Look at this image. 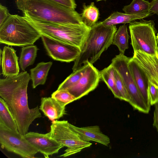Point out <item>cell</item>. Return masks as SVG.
Masks as SVG:
<instances>
[{
  "instance_id": "cell-1",
  "label": "cell",
  "mask_w": 158,
  "mask_h": 158,
  "mask_svg": "<svg viewBox=\"0 0 158 158\" xmlns=\"http://www.w3.org/2000/svg\"><path fill=\"white\" fill-rule=\"evenodd\" d=\"M31 79L24 71L14 76L0 79V96L5 102L23 135L28 132L30 126L36 119L41 117L38 106L28 107L27 88Z\"/></svg>"
},
{
  "instance_id": "cell-2",
  "label": "cell",
  "mask_w": 158,
  "mask_h": 158,
  "mask_svg": "<svg viewBox=\"0 0 158 158\" xmlns=\"http://www.w3.org/2000/svg\"><path fill=\"white\" fill-rule=\"evenodd\" d=\"M18 9L27 14L43 21L74 24H84L81 15L74 9L51 0H16Z\"/></svg>"
},
{
  "instance_id": "cell-3",
  "label": "cell",
  "mask_w": 158,
  "mask_h": 158,
  "mask_svg": "<svg viewBox=\"0 0 158 158\" xmlns=\"http://www.w3.org/2000/svg\"><path fill=\"white\" fill-rule=\"evenodd\" d=\"M23 17L43 35L81 49L91 27L85 24L53 23L41 20L23 14Z\"/></svg>"
},
{
  "instance_id": "cell-4",
  "label": "cell",
  "mask_w": 158,
  "mask_h": 158,
  "mask_svg": "<svg viewBox=\"0 0 158 158\" xmlns=\"http://www.w3.org/2000/svg\"><path fill=\"white\" fill-rule=\"evenodd\" d=\"M117 31L115 25H104L99 22L91 27L80 54L74 61L73 71L88 63L93 64L99 59L112 44Z\"/></svg>"
},
{
  "instance_id": "cell-5",
  "label": "cell",
  "mask_w": 158,
  "mask_h": 158,
  "mask_svg": "<svg viewBox=\"0 0 158 158\" xmlns=\"http://www.w3.org/2000/svg\"><path fill=\"white\" fill-rule=\"evenodd\" d=\"M42 35L24 17L10 14L0 26V42L10 46L33 45Z\"/></svg>"
},
{
  "instance_id": "cell-6",
  "label": "cell",
  "mask_w": 158,
  "mask_h": 158,
  "mask_svg": "<svg viewBox=\"0 0 158 158\" xmlns=\"http://www.w3.org/2000/svg\"><path fill=\"white\" fill-rule=\"evenodd\" d=\"M153 20L142 19L129 24L131 44L134 52L140 51L148 54L158 55V46Z\"/></svg>"
},
{
  "instance_id": "cell-7",
  "label": "cell",
  "mask_w": 158,
  "mask_h": 158,
  "mask_svg": "<svg viewBox=\"0 0 158 158\" xmlns=\"http://www.w3.org/2000/svg\"><path fill=\"white\" fill-rule=\"evenodd\" d=\"M48 133L51 138L67 147L60 157H66L74 154L92 144L89 142L82 140L67 120L52 121L50 131Z\"/></svg>"
},
{
  "instance_id": "cell-8",
  "label": "cell",
  "mask_w": 158,
  "mask_h": 158,
  "mask_svg": "<svg viewBox=\"0 0 158 158\" xmlns=\"http://www.w3.org/2000/svg\"><path fill=\"white\" fill-rule=\"evenodd\" d=\"M130 58L120 53L112 60L111 63L120 76L130 98L128 102L135 110L145 114L149 113L150 109L140 94L129 68Z\"/></svg>"
},
{
  "instance_id": "cell-9",
  "label": "cell",
  "mask_w": 158,
  "mask_h": 158,
  "mask_svg": "<svg viewBox=\"0 0 158 158\" xmlns=\"http://www.w3.org/2000/svg\"><path fill=\"white\" fill-rule=\"evenodd\" d=\"M0 143L8 151L23 158H32L39 152L19 132H16L0 123Z\"/></svg>"
},
{
  "instance_id": "cell-10",
  "label": "cell",
  "mask_w": 158,
  "mask_h": 158,
  "mask_svg": "<svg viewBox=\"0 0 158 158\" xmlns=\"http://www.w3.org/2000/svg\"><path fill=\"white\" fill-rule=\"evenodd\" d=\"M42 39L48 54L53 60L61 62L74 61L81 51L78 47L64 43L42 35Z\"/></svg>"
},
{
  "instance_id": "cell-11",
  "label": "cell",
  "mask_w": 158,
  "mask_h": 158,
  "mask_svg": "<svg viewBox=\"0 0 158 158\" xmlns=\"http://www.w3.org/2000/svg\"><path fill=\"white\" fill-rule=\"evenodd\" d=\"M100 80V71L89 63L79 81L67 89L77 100L79 99L94 90Z\"/></svg>"
},
{
  "instance_id": "cell-12",
  "label": "cell",
  "mask_w": 158,
  "mask_h": 158,
  "mask_svg": "<svg viewBox=\"0 0 158 158\" xmlns=\"http://www.w3.org/2000/svg\"><path fill=\"white\" fill-rule=\"evenodd\" d=\"M24 136L45 158H49V156L58 153L59 150L64 147L51 138L48 133L43 134L30 132Z\"/></svg>"
},
{
  "instance_id": "cell-13",
  "label": "cell",
  "mask_w": 158,
  "mask_h": 158,
  "mask_svg": "<svg viewBox=\"0 0 158 158\" xmlns=\"http://www.w3.org/2000/svg\"><path fill=\"white\" fill-rule=\"evenodd\" d=\"M132 58L148 80L158 87V54L151 55L137 51Z\"/></svg>"
},
{
  "instance_id": "cell-14",
  "label": "cell",
  "mask_w": 158,
  "mask_h": 158,
  "mask_svg": "<svg viewBox=\"0 0 158 158\" xmlns=\"http://www.w3.org/2000/svg\"><path fill=\"white\" fill-rule=\"evenodd\" d=\"M0 58L2 73L4 76H13L19 74L18 57L16 51L13 48L5 46L2 51L1 49Z\"/></svg>"
},
{
  "instance_id": "cell-15",
  "label": "cell",
  "mask_w": 158,
  "mask_h": 158,
  "mask_svg": "<svg viewBox=\"0 0 158 158\" xmlns=\"http://www.w3.org/2000/svg\"><path fill=\"white\" fill-rule=\"evenodd\" d=\"M70 126L83 141L96 142L106 146L110 143V138L101 131L98 126L79 127L70 123Z\"/></svg>"
},
{
  "instance_id": "cell-16",
  "label": "cell",
  "mask_w": 158,
  "mask_h": 158,
  "mask_svg": "<svg viewBox=\"0 0 158 158\" xmlns=\"http://www.w3.org/2000/svg\"><path fill=\"white\" fill-rule=\"evenodd\" d=\"M65 107L52 97H43L39 109L45 116L53 121L59 119L66 114Z\"/></svg>"
},
{
  "instance_id": "cell-17",
  "label": "cell",
  "mask_w": 158,
  "mask_h": 158,
  "mask_svg": "<svg viewBox=\"0 0 158 158\" xmlns=\"http://www.w3.org/2000/svg\"><path fill=\"white\" fill-rule=\"evenodd\" d=\"M128 65L139 91L150 109L151 105L147 92L148 81L147 78L132 57L130 58Z\"/></svg>"
},
{
  "instance_id": "cell-18",
  "label": "cell",
  "mask_w": 158,
  "mask_h": 158,
  "mask_svg": "<svg viewBox=\"0 0 158 158\" xmlns=\"http://www.w3.org/2000/svg\"><path fill=\"white\" fill-rule=\"evenodd\" d=\"M151 12L137 14H129L118 12L111 14L100 24L106 26L115 25L119 23H130L137 19L141 20L148 17L152 15Z\"/></svg>"
},
{
  "instance_id": "cell-19",
  "label": "cell",
  "mask_w": 158,
  "mask_h": 158,
  "mask_svg": "<svg viewBox=\"0 0 158 158\" xmlns=\"http://www.w3.org/2000/svg\"><path fill=\"white\" fill-rule=\"evenodd\" d=\"M51 61L41 62L34 68L31 69V79L33 88L39 85H44L46 81L48 72L52 65Z\"/></svg>"
},
{
  "instance_id": "cell-20",
  "label": "cell",
  "mask_w": 158,
  "mask_h": 158,
  "mask_svg": "<svg viewBox=\"0 0 158 158\" xmlns=\"http://www.w3.org/2000/svg\"><path fill=\"white\" fill-rule=\"evenodd\" d=\"M80 15L83 23L90 27L97 23L100 15L98 9L95 5L94 2L88 5L84 3Z\"/></svg>"
},
{
  "instance_id": "cell-21",
  "label": "cell",
  "mask_w": 158,
  "mask_h": 158,
  "mask_svg": "<svg viewBox=\"0 0 158 158\" xmlns=\"http://www.w3.org/2000/svg\"><path fill=\"white\" fill-rule=\"evenodd\" d=\"M114 72V67L111 63L108 67L100 71V78L106 84L114 97L121 99L116 86Z\"/></svg>"
},
{
  "instance_id": "cell-22",
  "label": "cell",
  "mask_w": 158,
  "mask_h": 158,
  "mask_svg": "<svg viewBox=\"0 0 158 158\" xmlns=\"http://www.w3.org/2000/svg\"><path fill=\"white\" fill-rule=\"evenodd\" d=\"M38 50L36 46L33 45L22 48L19 63L23 71H24L27 67L34 64Z\"/></svg>"
},
{
  "instance_id": "cell-23",
  "label": "cell",
  "mask_w": 158,
  "mask_h": 158,
  "mask_svg": "<svg viewBox=\"0 0 158 158\" xmlns=\"http://www.w3.org/2000/svg\"><path fill=\"white\" fill-rule=\"evenodd\" d=\"M0 123L10 129L19 132L17 123L4 100L0 98Z\"/></svg>"
},
{
  "instance_id": "cell-24",
  "label": "cell",
  "mask_w": 158,
  "mask_h": 158,
  "mask_svg": "<svg viewBox=\"0 0 158 158\" xmlns=\"http://www.w3.org/2000/svg\"><path fill=\"white\" fill-rule=\"evenodd\" d=\"M129 38L127 26L124 24L120 26L115 33L112 44L118 47L120 53L124 54L126 50L129 48Z\"/></svg>"
},
{
  "instance_id": "cell-25",
  "label": "cell",
  "mask_w": 158,
  "mask_h": 158,
  "mask_svg": "<svg viewBox=\"0 0 158 158\" xmlns=\"http://www.w3.org/2000/svg\"><path fill=\"white\" fill-rule=\"evenodd\" d=\"M150 3L145 0H133L129 5L123 9L125 13L137 14L149 12Z\"/></svg>"
},
{
  "instance_id": "cell-26",
  "label": "cell",
  "mask_w": 158,
  "mask_h": 158,
  "mask_svg": "<svg viewBox=\"0 0 158 158\" xmlns=\"http://www.w3.org/2000/svg\"><path fill=\"white\" fill-rule=\"evenodd\" d=\"M89 63L73 71V73L59 85L57 89H67L77 83L83 75Z\"/></svg>"
},
{
  "instance_id": "cell-27",
  "label": "cell",
  "mask_w": 158,
  "mask_h": 158,
  "mask_svg": "<svg viewBox=\"0 0 158 158\" xmlns=\"http://www.w3.org/2000/svg\"><path fill=\"white\" fill-rule=\"evenodd\" d=\"M51 97L65 106L77 100L76 98L67 89H57L52 94Z\"/></svg>"
},
{
  "instance_id": "cell-28",
  "label": "cell",
  "mask_w": 158,
  "mask_h": 158,
  "mask_svg": "<svg viewBox=\"0 0 158 158\" xmlns=\"http://www.w3.org/2000/svg\"><path fill=\"white\" fill-rule=\"evenodd\" d=\"M114 75L116 87L120 95L121 100L129 102L130 98L128 92L120 76L115 69Z\"/></svg>"
},
{
  "instance_id": "cell-29",
  "label": "cell",
  "mask_w": 158,
  "mask_h": 158,
  "mask_svg": "<svg viewBox=\"0 0 158 158\" xmlns=\"http://www.w3.org/2000/svg\"><path fill=\"white\" fill-rule=\"evenodd\" d=\"M147 92L151 106L158 102V87L149 81H148Z\"/></svg>"
},
{
  "instance_id": "cell-30",
  "label": "cell",
  "mask_w": 158,
  "mask_h": 158,
  "mask_svg": "<svg viewBox=\"0 0 158 158\" xmlns=\"http://www.w3.org/2000/svg\"><path fill=\"white\" fill-rule=\"evenodd\" d=\"M67 7L75 9L77 4L74 0H51Z\"/></svg>"
},
{
  "instance_id": "cell-31",
  "label": "cell",
  "mask_w": 158,
  "mask_h": 158,
  "mask_svg": "<svg viewBox=\"0 0 158 158\" xmlns=\"http://www.w3.org/2000/svg\"><path fill=\"white\" fill-rule=\"evenodd\" d=\"M7 8L1 4L0 5V26L7 19L10 15Z\"/></svg>"
},
{
  "instance_id": "cell-32",
  "label": "cell",
  "mask_w": 158,
  "mask_h": 158,
  "mask_svg": "<svg viewBox=\"0 0 158 158\" xmlns=\"http://www.w3.org/2000/svg\"><path fill=\"white\" fill-rule=\"evenodd\" d=\"M154 105L155 110L154 111L153 126L156 128L157 131H158V102Z\"/></svg>"
},
{
  "instance_id": "cell-33",
  "label": "cell",
  "mask_w": 158,
  "mask_h": 158,
  "mask_svg": "<svg viewBox=\"0 0 158 158\" xmlns=\"http://www.w3.org/2000/svg\"><path fill=\"white\" fill-rule=\"evenodd\" d=\"M150 3L149 11L158 16V0H153Z\"/></svg>"
},
{
  "instance_id": "cell-34",
  "label": "cell",
  "mask_w": 158,
  "mask_h": 158,
  "mask_svg": "<svg viewBox=\"0 0 158 158\" xmlns=\"http://www.w3.org/2000/svg\"><path fill=\"white\" fill-rule=\"evenodd\" d=\"M156 39H157V44H158V33L157 34V35H156Z\"/></svg>"
},
{
  "instance_id": "cell-35",
  "label": "cell",
  "mask_w": 158,
  "mask_h": 158,
  "mask_svg": "<svg viewBox=\"0 0 158 158\" xmlns=\"http://www.w3.org/2000/svg\"><path fill=\"white\" fill-rule=\"evenodd\" d=\"M107 0H96V1L97 2H99V1H106Z\"/></svg>"
},
{
  "instance_id": "cell-36",
  "label": "cell",
  "mask_w": 158,
  "mask_h": 158,
  "mask_svg": "<svg viewBox=\"0 0 158 158\" xmlns=\"http://www.w3.org/2000/svg\"></svg>"
}]
</instances>
